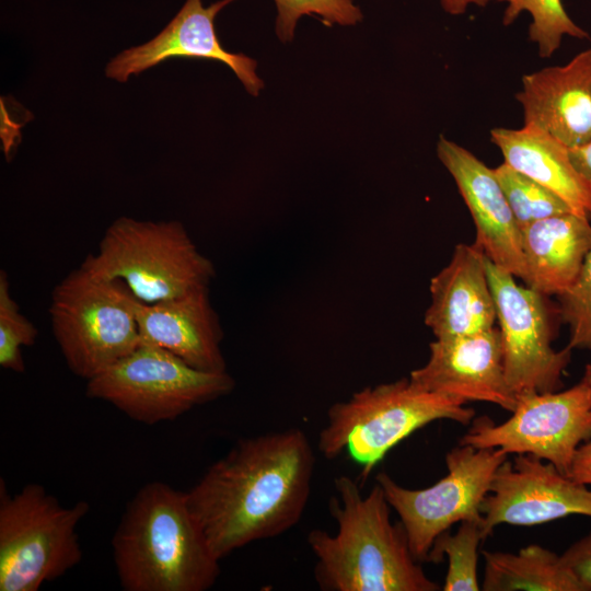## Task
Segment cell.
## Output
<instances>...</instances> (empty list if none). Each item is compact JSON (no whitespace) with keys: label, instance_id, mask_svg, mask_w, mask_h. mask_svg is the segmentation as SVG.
Segmentation results:
<instances>
[{"label":"cell","instance_id":"1","mask_svg":"<svg viewBox=\"0 0 591 591\" xmlns=\"http://www.w3.org/2000/svg\"><path fill=\"white\" fill-rule=\"evenodd\" d=\"M315 454L300 428L237 440L186 491L188 506L221 560L298 524L306 508Z\"/></svg>","mask_w":591,"mask_h":591},{"label":"cell","instance_id":"2","mask_svg":"<svg viewBox=\"0 0 591 591\" xmlns=\"http://www.w3.org/2000/svg\"><path fill=\"white\" fill-rule=\"evenodd\" d=\"M334 486L329 511L337 531L315 529L308 534L321 590H440L413 556L403 524L392 523L391 506L376 482L367 495L346 475L336 477Z\"/></svg>","mask_w":591,"mask_h":591},{"label":"cell","instance_id":"3","mask_svg":"<svg viewBox=\"0 0 591 591\" xmlns=\"http://www.w3.org/2000/svg\"><path fill=\"white\" fill-rule=\"evenodd\" d=\"M125 591H206L220 559L181 491L163 482L143 485L128 502L112 538Z\"/></svg>","mask_w":591,"mask_h":591},{"label":"cell","instance_id":"4","mask_svg":"<svg viewBox=\"0 0 591 591\" xmlns=\"http://www.w3.org/2000/svg\"><path fill=\"white\" fill-rule=\"evenodd\" d=\"M466 404L426 391L409 378L367 386L328 408L317 449L327 460L347 452L362 467L364 479L391 449L421 427L439 419L470 424L475 413Z\"/></svg>","mask_w":591,"mask_h":591},{"label":"cell","instance_id":"5","mask_svg":"<svg viewBox=\"0 0 591 591\" xmlns=\"http://www.w3.org/2000/svg\"><path fill=\"white\" fill-rule=\"evenodd\" d=\"M106 279H119L143 303H155L208 288L216 276L178 221L121 217L104 233L97 253L82 265Z\"/></svg>","mask_w":591,"mask_h":591},{"label":"cell","instance_id":"6","mask_svg":"<svg viewBox=\"0 0 591 591\" xmlns=\"http://www.w3.org/2000/svg\"><path fill=\"white\" fill-rule=\"evenodd\" d=\"M137 298L119 279L82 266L54 289L49 314L69 369L89 381L137 348Z\"/></svg>","mask_w":591,"mask_h":591},{"label":"cell","instance_id":"7","mask_svg":"<svg viewBox=\"0 0 591 591\" xmlns=\"http://www.w3.org/2000/svg\"><path fill=\"white\" fill-rule=\"evenodd\" d=\"M90 505L70 507L36 483L8 494L0 482V591H37L82 559L77 532Z\"/></svg>","mask_w":591,"mask_h":591},{"label":"cell","instance_id":"8","mask_svg":"<svg viewBox=\"0 0 591 591\" xmlns=\"http://www.w3.org/2000/svg\"><path fill=\"white\" fill-rule=\"evenodd\" d=\"M225 372L195 369L171 351L140 341L129 355L90 379L86 395L146 425L172 421L233 391Z\"/></svg>","mask_w":591,"mask_h":591},{"label":"cell","instance_id":"9","mask_svg":"<svg viewBox=\"0 0 591 591\" xmlns=\"http://www.w3.org/2000/svg\"><path fill=\"white\" fill-rule=\"evenodd\" d=\"M501 449L459 444L445 455L447 475L430 487L409 489L381 472L375 482L401 519L410 552L429 561L437 537L462 521L483 522L480 507L498 467L508 459Z\"/></svg>","mask_w":591,"mask_h":591},{"label":"cell","instance_id":"10","mask_svg":"<svg viewBox=\"0 0 591 591\" xmlns=\"http://www.w3.org/2000/svg\"><path fill=\"white\" fill-rule=\"evenodd\" d=\"M591 439V383L580 381L565 391L517 395L510 418L495 425L476 419L460 444L531 454L568 476L579 447Z\"/></svg>","mask_w":591,"mask_h":591},{"label":"cell","instance_id":"11","mask_svg":"<svg viewBox=\"0 0 591 591\" xmlns=\"http://www.w3.org/2000/svg\"><path fill=\"white\" fill-rule=\"evenodd\" d=\"M496 304L505 376L515 394L555 392L570 362L571 349L552 346V327L543 294L517 283L515 277L486 257Z\"/></svg>","mask_w":591,"mask_h":591},{"label":"cell","instance_id":"12","mask_svg":"<svg viewBox=\"0 0 591 591\" xmlns=\"http://www.w3.org/2000/svg\"><path fill=\"white\" fill-rule=\"evenodd\" d=\"M488 536L500 524L532 526L569 515L591 518V490L531 454L498 467L480 507Z\"/></svg>","mask_w":591,"mask_h":591},{"label":"cell","instance_id":"13","mask_svg":"<svg viewBox=\"0 0 591 591\" xmlns=\"http://www.w3.org/2000/svg\"><path fill=\"white\" fill-rule=\"evenodd\" d=\"M417 386L468 402H486L513 412L517 395L503 369L499 329H490L429 345L427 362L409 374Z\"/></svg>","mask_w":591,"mask_h":591},{"label":"cell","instance_id":"14","mask_svg":"<svg viewBox=\"0 0 591 591\" xmlns=\"http://www.w3.org/2000/svg\"><path fill=\"white\" fill-rule=\"evenodd\" d=\"M233 1L220 0L204 7L202 0H186L154 38L113 58L106 67V76L124 83L130 76L171 58L211 59L225 63L251 95H258L264 82L256 74V61L244 54L227 51L216 33L217 14Z\"/></svg>","mask_w":591,"mask_h":591},{"label":"cell","instance_id":"15","mask_svg":"<svg viewBox=\"0 0 591 591\" xmlns=\"http://www.w3.org/2000/svg\"><path fill=\"white\" fill-rule=\"evenodd\" d=\"M437 155L468 208L476 228L475 243L491 263L525 281L521 228L494 169L444 137L439 138Z\"/></svg>","mask_w":591,"mask_h":591},{"label":"cell","instance_id":"16","mask_svg":"<svg viewBox=\"0 0 591 591\" xmlns=\"http://www.w3.org/2000/svg\"><path fill=\"white\" fill-rule=\"evenodd\" d=\"M524 125H533L568 148L591 140V48L568 63L542 69L522 78L515 94Z\"/></svg>","mask_w":591,"mask_h":591},{"label":"cell","instance_id":"17","mask_svg":"<svg viewBox=\"0 0 591 591\" xmlns=\"http://www.w3.org/2000/svg\"><path fill=\"white\" fill-rule=\"evenodd\" d=\"M140 341L164 348L190 367L225 372L223 332L208 288L155 303L136 302Z\"/></svg>","mask_w":591,"mask_h":591},{"label":"cell","instance_id":"18","mask_svg":"<svg viewBox=\"0 0 591 591\" xmlns=\"http://www.w3.org/2000/svg\"><path fill=\"white\" fill-rule=\"evenodd\" d=\"M429 290L431 303L425 313V324L436 339L495 327L497 312L486 255L476 243H459L449 264L430 280Z\"/></svg>","mask_w":591,"mask_h":591},{"label":"cell","instance_id":"19","mask_svg":"<svg viewBox=\"0 0 591 591\" xmlns=\"http://www.w3.org/2000/svg\"><path fill=\"white\" fill-rule=\"evenodd\" d=\"M525 283L543 296H561L576 281L591 248V223L573 212L521 229Z\"/></svg>","mask_w":591,"mask_h":591},{"label":"cell","instance_id":"20","mask_svg":"<svg viewBox=\"0 0 591 591\" xmlns=\"http://www.w3.org/2000/svg\"><path fill=\"white\" fill-rule=\"evenodd\" d=\"M490 139L505 163L555 193L572 212L591 220V188L575 169L566 144L533 125L497 127L491 129Z\"/></svg>","mask_w":591,"mask_h":591},{"label":"cell","instance_id":"21","mask_svg":"<svg viewBox=\"0 0 591 591\" xmlns=\"http://www.w3.org/2000/svg\"><path fill=\"white\" fill-rule=\"evenodd\" d=\"M483 556L484 591H583L561 556L540 545H529L517 554L485 551Z\"/></svg>","mask_w":591,"mask_h":591},{"label":"cell","instance_id":"22","mask_svg":"<svg viewBox=\"0 0 591 591\" xmlns=\"http://www.w3.org/2000/svg\"><path fill=\"white\" fill-rule=\"evenodd\" d=\"M487 537L483 522L462 521L454 534L448 531L434 541L429 561L439 563L448 558L444 591H478L482 586L477 576L479 546Z\"/></svg>","mask_w":591,"mask_h":591},{"label":"cell","instance_id":"23","mask_svg":"<svg viewBox=\"0 0 591 591\" xmlns=\"http://www.w3.org/2000/svg\"><path fill=\"white\" fill-rule=\"evenodd\" d=\"M507 2L502 22L511 24L522 11L532 16L529 26L530 40L538 46L542 58L551 57L560 46L565 35L583 39L589 34L567 14L561 0H497Z\"/></svg>","mask_w":591,"mask_h":591},{"label":"cell","instance_id":"24","mask_svg":"<svg viewBox=\"0 0 591 591\" xmlns=\"http://www.w3.org/2000/svg\"><path fill=\"white\" fill-rule=\"evenodd\" d=\"M494 171L521 229L541 219L572 212L559 196L509 164L502 163Z\"/></svg>","mask_w":591,"mask_h":591},{"label":"cell","instance_id":"25","mask_svg":"<svg viewBox=\"0 0 591 591\" xmlns=\"http://www.w3.org/2000/svg\"><path fill=\"white\" fill-rule=\"evenodd\" d=\"M9 280L4 270L0 271V366L14 372L25 369L22 347L34 344L37 329L19 309L10 294Z\"/></svg>","mask_w":591,"mask_h":591},{"label":"cell","instance_id":"26","mask_svg":"<svg viewBox=\"0 0 591 591\" xmlns=\"http://www.w3.org/2000/svg\"><path fill=\"white\" fill-rule=\"evenodd\" d=\"M277 8L276 34L282 43L291 42L299 19L315 14L327 25H355L362 20L352 0H274Z\"/></svg>","mask_w":591,"mask_h":591},{"label":"cell","instance_id":"27","mask_svg":"<svg viewBox=\"0 0 591 591\" xmlns=\"http://www.w3.org/2000/svg\"><path fill=\"white\" fill-rule=\"evenodd\" d=\"M559 298V314L569 327L568 347L591 352V248L575 283Z\"/></svg>","mask_w":591,"mask_h":591},{"label":"cell","instance_id":"28","mask_svg":"<svg viewBox=\"0 0 591 591\" xmlns=\"http://www.w3.org/2000/svg\"><path fill=\"white\" fill-rule=\"evenodd\" d=\"M583 588L591 591V533L573 543L560 555Z\"/></svg>","mask_w":591,"mask_h":591},{"label":"cell","instance_id":"29","mask_svg":"<svg viewBox=\"0 0 591 591\" xmlns=\"http://www.w3.org/2000/svg\"><path fill=\"white\" fill-rule=\"evenodd\" d=\"M568 477L582 485H591V439L577 450Z\"/></svg>","mask_w":591,"mask_h":591},{"label":"cell","instance_id":"30","mask_svg":"<svg viewBox=\"0 0 591 591\" xmlns=\"http://www.w3.org/2000/svg\"><path fill=\"white\" fill-rule=\"evenodd\" d=\"M569 157L575 169L591 188V140L582 146L569 148Z\"/></svg>","mask_w":591,"mask_h":591},{"label":"cell","instance_id":"31","mask_svg":"<svg viewBox=\"0 0 591 591\" xmlns=\"http://www.w3.org/2000/svg\"><path fill=\"white\" fill-rule=\"evenodd\" d=\"M489 1L491 0H440L443 10L452 15L465 13L470 4L485 7Z\"/></svg>","mask_w":591,"mask_h":591},{"label":"cell","instance_id":"32","mask_svg":"<svg viewBox=\"0 0 591 591\" xmlns=\"http://www.w3.org/2000/svg\"><path fill=\"white\" fill-rule=\"evenodd\" d=\"M581 380L591 383V363L584 367V372Z\"/></svg>","mask_w":591,"mask_h":591}]
</instances>
